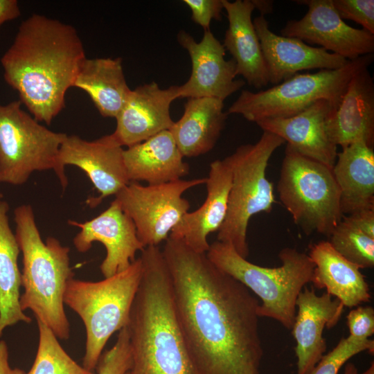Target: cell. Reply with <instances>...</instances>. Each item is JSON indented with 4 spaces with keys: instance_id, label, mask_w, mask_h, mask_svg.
Here are the masks:
<instances>
[{
    "instance_id": "6da1fadb",
    "label": "cell",
    "mask_w": 374,
    "mask_h": 374,
    "mask_svg": "<svg viewBox=\"0 0 374 374\" xmlns=\"http://www.w3.org/2000/svg\"><path fill=\"white\" fill-rule=\"evenodd\" d=\"M162 253L177 321L197 374H260L258 299L181 239Z\"/></svg>"
},
{
    "instance_id": "7a4b0ae2",
    "label": "cell",
    "mask_w": 374,
    "mask_h": 374,
    "mask_svg": "<svg viewBox=\"0 0 374 374\" xmlns=\"http://www.w3.org/2000/svg\"><path fill=\"white\" fill-rule=\"evenodd\" d=\"M86 58L73 26L35 13L21 23L1 64L21 104L38 122L50 125L64 108L66 93Z\"/></svg>"
},
{
    "instance_id": "3957f363",
    "label": "cell",
    "mask_w": 374,
    "mask_h": 374,
    "mask_svg": "<svg viewBox=\"0 0 374 374\" xmlns=\"http://www.w3.org/2000/svg\"><path fill=\"white\" fill-rule=\"evenodd\" d=\"M142 273L127 326L130 374H197L174 306L169 271L158 246L145 247Z\"/></svg>"
},
{
    "instance_id": "277c9868",
    "label": "cell",
    "mask_w": 374,
    "mask_h": 374,
    "mask_svg": "<svg viewBox=\"0 0 374 374\" xmlns=\"http://www.w3.org/2000/svg\"><path fill=\"white\" fill-rule=\"evenodd\" d=\"M15 236L22 253L19 303L30 310L37 321L46 326L57 339L70 337V323L64 308V294L74 273L70 265V249L54 237L43 241L30 204L14 210Z\"/></svg>"
},
{
    "instance_id": "5b68a950",
    "label": "cell",
    "mask_w": 374,
    "mask_h": 374,
    "mask_svg": "<svg viewBox=\"0 0 374 374\" xmlns=\"http://www.w3.org/2000/svg\"><path fill=\"white\" fill-rule=\"evenodd\" d=\"M220 269L249 289L260 300L259 317H267L292 329L296 313V299L311 283L314 265L309 256L295 248L280 250L278 267L253 264L239 255L229 244L215 241L206 253Z\"/></svg>"
},
{
    "instance_id": "8992f818",
    "label": "cell",
    "mask_w": 374,
    "mask_h": 374,
    "mask_svg": "<svg viewBox=\"0 0 374 374\" xmlns=\"http://www.w3.org/2000/svg\"><path fill=\"white\" fill-rule=\"evenodd\" d=\"M142 273L136 258L124 271L100 281L72 278L66 285L64 303L82 319L86 330L82 366L96 369L112 335L127 326Z\"/></svg>"
},
{
    "instance_id": "52a82bcc",
    "label": "cell",
    "mask_w": 374,
    "mask_h": 374,
    "mask_svg": "<svg viewBox=\"0 0 374 374\" xmlns=\"http://www.w3.org/2000/svg\"><path fill=\"white\" fill-rule=\"evenodd\" d=\"M284 143L278 136L264 131L256 143L242 145L227 157L232 181L227 213L217 240L231 245L244 258L249 253L247 236L250 219L271 212L276 202L274 185L266 171L271 157Z\"/></svg>"
},
{
    "instance_id": "ba28073f",
    "label": "cell",
    "mask_w": 374,
    "mask_h": 374,
    "mask_svg": "<svg viewBox=\"0 0 374 374\" xmlns=\"http://www.w3.org/2000/svg\"><path fill=\"white\" fill-rule=\"evenodd\" d=\"M373 58V54H369L348 60L337 69L296 73L265 90H242L227 114H239L257 123L295 116L323 100L337 107L352 77L359 70L369 67Z\"/></svg>"
},
{
    "instance_id": "9c48e42d",
    "label": "cell",
    "mask_w": 374,
    "mask_h": 374,
    "mask_svg": "<svg viewBox=\"0 0 374 374\" xmlns=\"http://www.w3.org/2000/svg\"><path fill=\"white\" fill-rule=\"evenodd\" d=\"M279 199L293 222L310 235L330 236L343 217L332 168L287 145L278 182Z\"/></svg>"
},
{
    "instance_id": "30bf717a",
    "label": "cell",
    "mask_w": 374,
    "mask_h": 374,
    "mask_svg": "<svg viewBox=\"0 0 374 374\" xmlns=\"http://www.w3.org/2000/svg\"><path fill=\"white\" fill-rule=\"evenodd\" d=\"M67 134L39 124L19 100L0 105V182L25 184L35 171H55Z\"/></svg>"
},
{
    "instance_id": "8fae6325",
    "label": "cell",
    "mask_w": 374,
    "mask_h": 374,
    "mask_svg": "<svg viewBox=\"0 0 374 374\" xmlns=\"http://www.w3.org/2000/svg\"><path fill=\"white\" fill-rule=\"evenodd\" d=\"M206 181V177L181 179L147 186L130 181L115 195L114 199L132 220L145 247L158 246L189 211L190 203L183 194Z\"/></svg>"
},
{
    "instance_id": "7c38bea8",
    "label": "cell",
    "mask_w": 374,
    "mask_h": 374,
    "mask_svg": "<svg viewBox=\"0 0 374 374\" xmlns=\"http://www.w3.org/2000/svg\"><path fill=\"white\" fill-rule=\"evenodd\" d=\"M123 151L111 134L93 141L67 135L60 148L55 173L64 190L68 185L65 167L71 165L83 170L100 194L87 200V204L94 208L130 183Z\"/></svg>"
},
{
    "instance_id": "4fadbf2b",
    "label": "cell",
    "mask_w": 374,
    "mask_h": 374,
    "mask_svg": "<svg viewBox=\"0 0 374 374\" xmlns=\"http://www.w3.org/2000/svg\"><path fill=\"white\" fill-rule=\"evenodd\" d=\"M308 10L300 19L288 20L280 35L298 38L348 60L373 54L374 35L346 24L335 10L332 0H299Z\"/></svg>"
},
{
    "instance_id": "5bb4252c",
    "label": "cell",
    "mask_w": 374,
    "mask_h": 374,
    "mask_svg": "<svg viewBox=\"0 0 374 374\" xmlns=\"http://www.w3.org/2000/svg\"><path fill=\"white\" fill-rule=\"evenodd\" d=\"M177 38L188 51L192 66L188 80L178 86V98L208 97L224 101L245 84L244 80L235 79V62L225 59L223 44L210 29L204 30L199 42L184 30Z\"/></svg>"
},
{
    "instance_id": "9a60e30c",
    "label": "cell",
    "mask_w": 374,
    "mask_h": 374,
    "mask_svg": "<svg viewBox=\"0 0 374 374\" xmlns=\"http://www.w3.org/2000/svg\"><path fill=\"white\" fill-rule=\"evenodd\" d=\"M68 223L80 229L73 240L78 251H88L94 242L103 244L106 256L100 269L105 278L126 269L136 259V253L145 248L132 220L115 199L97 217L84 222L69 220Z\"/></svg>"
},
{
    "instance_id": "2e32d148",
    "label": "cell",
    "mask_w": 374,
    "mask_h": 374,
    "mask_svg": "<svg viewBox=\"0 0 374 374\" xmlns=\"http://www.w3.org/2000/svg\"><path fill=\"white\" fill-rule=\"evenodd\" d=\"M177 91V85L163 89L155 82L131 90L115 118L116 127L111 134L114 141L128 148L169 130L174 123L170 105L178 98Z\"/></svg>"
},
{
    "instance_id": "e0dca14e",
    "label": "cell",
    "mask_w": 374,
    "mask_h": 374,
    "mask_svg": "<svg viewBox=\"0 0 374 374\" xmlns=\"http://www.w3.org/2000/svg\"><path fill=\"white\" fill-rule=\"evenodd\" d=\"M253 24L260 41L269 83L273 85L303 70H335L348 61L323 48L310 46L298 38L275 34L270 30L264 15L255 17Z\"/></svg>"
},
{
    "instance_id": "ac0fdd59",
    "label": "cell",
    "mask_w": 374,
    "mask_h": 374,
    "mask_svg": "<svg viewBox=\"0 0 374 374\" xmlns=\"http://www.w3.org/2000/svg\"><path fill=\"white\" fill-rule=\"evenodd\" d=\"M296 313L292 326L296 341V374H310L327 349L323 337L325 327L332 328L339 322L344 306L326 292L317 295L306 286L296 299Z\"/></svg>"
},
{
    "instance_id": "d6986e66",
    "label": "cell",
    "mask_w": 374,
    "mask_h": 374,
    "mask_svg": "<svg viewBox=\"0 0 374 374\" xmlns=\"http://www.w3.org/2000/svg\"><path fill=\"white\" fill-rule=\"evenodd\" d=\"M326 129L337 147L359 141L373 147L374 82L368 67L352 77L338 106L327 117Z\"/></svg>"
},
{
    "instance_id": "ffe728a7",
    "label": "cell",
    "mask_w": 374,
    "mask_h": 374,
    "mask_svg": "<svg viewBox=\"0 0 374 374\" xmlns=\"http://www.w3.org/2000/svg\"><path fill=\"white\" fill-rule=\"evenodd\" d=\"M206 178L207 195L204 203L197 210L187 212L169 235L182 240L191 249L202 253L210 246L207 237L220 229L227 213L232 181L227 157L211 162Z\"/></svg>"
},
{
    "instance_id": "44dd1931",
    "label": "cell",
    "mask_w": 374,
    "mask_h": 374,
    "mask_svg": "<svg viewBox=\"0 0 374 374\" xmlns=\"http://www.w3.org/2000/svg\"><path fill=\"white\" fill-rule=\"evenodd\" d=\"M336 107L319 100L299 114L287 117L264 119L256 123L262 131L276 134L301 155L332 168L337 147L329 139L326 121Z\"/></svg>"
},
{
    "instance_id": "7402d4cb",
    "label": "cell",
    "mask_w": 374,
    "mask_h": 374,
    "mask_svg": "<svg viewBox=\"0 0 374 374\" xmlns=\"http://www.w3.org/2000/svg\"><path fill=\"white\" fill-rule=\"evenodd\" d=\"M229 26L223 46L235 62L236 74L260 89L269 84L268 73L251 15L255 10L251 0H222Z\"/></svg>"
},
{
    "instance_id": "603a6c76",
    "label": "cell",
    "mask_w": 374,
    "mask_h": 374,
    "mask_svg": "<svg viewBox=\"0 0 374 374\" xmlns=\"http://www.w3.org/2000/svg\"><path fill=\"white\" fill-rule=\"evenodd\" d=\"M308 255L314 265L311 280L314 287L326 288L347 308L370 301L369 285L361 268L339 254L329 241L311 244Z\"/></svg>"
},
{
    "instance_id": "cb8c5ba5",
    "label": "cell",
    "mask_w": 374,
    "mask_h": 374,
    "mask_svg": "<svg viewBox=\"0 0 374 374\" xmlns=\"http://www.w3.org/2000/svg\"><path fill=\"white\" fill-rule=\"evenodd\" d=\"M123 159L130 182L167 183L181 179L190 170L169 130L127 148Z\"/></svg>"
},
{
    "instance_id": "d4e9b609",
    "label": "cell",
    "mask_w": 374,
    "mask_h": 374,
    "mask_svg": "<svg viewBox=\"0 0 374 374\" xmlns=\"http://www.w3.org/2000/svg\"><path fill=\"white\" fill-rule=\"evenodd\" d=\"M224 101L214 98H188L182 116L169 130L182 155L195 157L210 152L228 117Z\"/></svg>"
},
{
    "instance_id": "484cf974",
    "label": "cell",
    "mask_w": 374,
    "mask_h": 374,
    "mask_svg": "<svg viewBox=\"0 0 374 374\" xmlns=\"http://www.w3.org/2000/svg\"><path fill=\"white\" fill-rule=\"evenodd\" d=\"M332 172L340 191L344 215L374 208V150L364 141L337 152Z\"/></svg>"
},
{
    "instance_id": "4316f807",
    "label": "cell",
    "mask_w": 374,
    "mask_h": 374,
    "mask_svg": "<svg viewBox=\"0 0 374 374\" xmlns=\"http://www.w3.org/2000/svg\"><path fill=\"white\" fill-rule=\"evenodd\" d=\"M74 87L84 91L103 117L116 118L131 91L121 57L86 58Z\"/></svg>"
},
{
    "instance_id": "83f0119b",
    "label": "cell",
    "mask_w": 374,
    "mask_h": 374,
    "mask_svg": "<svg viewBox=\"0 0 374 374\" xmlns=\"http://www.w3.org/2000/svg\"><path fill=\"white\" fill-rule=\"evenodd\" d=\"M9 208L6 201H0V337L7 327L32 321L20 306L21 277L17 260L21 251L10 227Z\"/></svg>"
},
{
    "instance_id": "f1b7e54d",
    "label": "cell",
    "mask_w": 374,
    "mask_h": 374,
    "mask_svg": "<svg viewBox=\"0 0 374 374\" xmlns=\"http://www.w3.org/2000/svg\"><path fill=\"white\" fill-rule=\"evenodd\" d=\"M39 343L31 368L24 374H96L74 361L50 328L37 321Z\"/></svg>"
},
{
    "instance_id": "f546056e",
    "label": "cell",
    "mask_w": 374,
    "mask_h": 374,
    "mask_svg": "<svg viewBox=\"0 0 374 374\" xmlns=\"http://www.w3.org/2000/svg\"><path fill=\"white\" fill-rule=\"evenodd\" d=\"M329 242L343 257L361 269L374 266V238L365 234L345 216L329 236Z\"/></svg>"
},
{
    "instance_id": "4dcf8cb0",
    "label": "cell",
    "mask_w": 374,
    "mask_h": 374,
    "mask_svg": "<svg viewBox=\"0 0 374 374\" xmlns=\"http://www.w3.org/2000/svg\"><path fill=\"white\" fill-rule=\"evenodd\" d=\"M367 350L374 353V341H353L342 337L336 346L323 355L310 374H338L341 368L353 356Z\"/></svg>"
},
{
    "instance_id": "1f68e13d",
    "label": "cell",
    "mask_w": 374,
    "mask_h": 374,
    "mask_svg": "<svg viewBox=\"0 0 374 374\" xmlns=\"http://www.w3.org/2000/svg\"><path fill=\"white\" fill-rule=\"evenodd\" d=\"M114 345L102 353L96 374H127L132 366V354L127 327L118 331Z\"/></svg>"
},
{
    "instance_id": "d6a6232c",
    "label": "cell",
    "mask_w": 374,
    "mask_h": 374,
    "mask_svg": "<svg viewBox=\"0 0 374 374\" xmlns=\"http://www.w3.org/2000/svg\"><path fill=\"white\" fill-rule=\"evenodd\" d=\"M340 17L353 21L374 35L373 0H332Z\"/></svg>"
},
{
    "instance_id": "836d02e7",
    "label": "cell",
    "mask_w": 374,
    "mask_h": 374,
    "mask_svg": "<svg viewBox=\"0 0 374 374\" xmlns=\"http://www.w3.org/2000/svg\"><path fill=\"white\" fill-rule=\"evenodd\" d=\"M348 337L353 341H365L374 333V310L371 306H359L348 314Z\"/></svg>"
},
{
    "instance_id": "e575fe53",
    "label": "cell",
    "mask_w": 374,
    "mask_h": 374,
    "mask_svg": "<svg viewBox=\"0 0 374 374\" xmlns=\"http://www.w3.org/2000/svg\"><path fill=\"white\" fill-rule=\"evenodd\" d=\"M191 11V19L204 30L210 29L213 19L220 21L224 9L222 0H184Z\"/></svg>"
},
{
    "instance_id": "d590c367",
    "label": "cell",
    "mask_w": 374,
    "mask_h": 374,
    "mask_svg": "<svg viewBox=\"0 0 374 374\" xmlns=\"http://www.w3.org/2000/svg\"><path fill=\"white\" fill-rule=\"evenodd\" d=\"M344 216L365 234L374 238V208L362 209Z\"/></svg>"
},
{
    "instance_id": "8d00e7d4",
    "label": "cell",
    "mask_w": 374,
    "mask_h": 374,
    "mask_svg": "<svg viewBox=\"0 0 374 374\" xmlns=\"http://www.w3.org/2000/svg\"><path fill=\"white\" fill-rule=\"evenodd\" d=\"M20 15L21 10L17 0H0V26L17 19Z\"/></svg>"
},
{
    "instance_id": "74e56055",
    "label": "cell",
    "mask_w": 374,
    "mask_h": 374,
    "mask_svg": "<svg viewBox=\"0 0 374 374\" xmlns=\"http://www.w3.org/2000/svg\"><path fill=\"white\" fill-rule=\"evenodd\" d=\"M19 368H11L9 363L8 348L5 341L0 340V374H24Z\"/></svg>"
},
{
    "instance_id": "f35d334b",
    "label": "cell",
    "mask_w": 374,
    "mask_h": 374,
    "mask_svg": "<svg viewBox=\"0 0 374 374\" xmlns=\"http://www.w3.org/2000/svg\"><path fill=\"white\" fill-rule=\"evenodd\" d=\"M255 9H257L260 15L265 16L272 12L274 1L270 0H251Z\"/></svg>"
},
{
    "instance_id": "ab89813d",
    "label": "cell",
    "mask_w": 374,
    "mask_h": 374,
    "mask_svg": "<svg viewBox=\"0 0 374 374\" xmlns=\"http://www.w3.org/2000/svg\"><path fill=\"white\" fill-rule=\"evenodd\" d=\"M343 374H374V362H372L370 366L364 371L359 373L357 366L352 362L345 364Z\"/></svg>"
},
{
    "instance_id": "60d3db41",
    "label": "cell",
    "mask_w": 374,
    "mask_h": 374,
    "mask_svg": "<svg viewBox=\"0 0 374 374\" xmlns=\"http://www.w3.org/2000/svg\"><path fill=\"white\" fill-rule=\"evenodd\" d=\"M2 198H3V195L0 193V201L2 200Z\"/></svg>"
},
{
    "instance_id": "b9f144b4",
    "label": "cell",
    "mask_w": 374,
    "mask_h": 374,
    "mask_svg": "<svg viewBox=\"0 0 374 374\" xmlns=\"http://www.w3.org/2000/svg\"><path fill=\"white\" fill-rule=\"evenodd\" d=\"M127 374H130V373H129V372H127Z\"/></svg>"
}]
</instances>
